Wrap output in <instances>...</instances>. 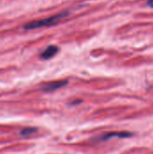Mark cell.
Returning <instances> with one entry per match:
<instances>
[{"mask_svg":"<svg viewBox=\"0 0 153 154\" xmlns=\"http://www.w3.org/2000/svg\"><path fill=\"white\" fill-rule=\"evenodd\" d=\"M59 51V48L56 45H50L45 48L40 54V58L43 60H48L53 58Z\"/></svg>","mask_w":153,"mask_h":154,"instance_id":"cell-4","label":"cell"},{"mask_svg":"<svg viewBox=\"0 0 153 154\" xmlns=\"http://www.w3.org/2000/svg\"><path fill=\"white\" fill-rule=\"evenodd\" d=\"M147 5H148L150 7L153 8V0H150V1H148V2H147Z\"/></svg>","mask_w":153,"mask_h":154,"instance_id":"cell-6","label":"cell"},{"mask_svg":"<svg viewBox=\"0 0 153 154\" xmlns=\"http://www.w3.org/2000/svg\"><path fill=\"white\" fill-rule=\"evenodd\" d=\"M69 83L68 80H56V81H51L43 84L41 87V89L44 92H53L56 91L65 86H67Z\"/></svg>","mask_w":153,"mask_h":154,"instance_id":"cell-3","label":"cell"},{"mask_svg":"<svg viewBox=\"0 0 153 154\" xmlns=\"http://www.w3.org/2000/svg\"><path fill=\"white\" fill-rule=\"evenodd\" d=\"M37 129L34 128V127H26V128H23L20 131L19 134L23 137H27V136H30V135H32L34 134L37 133Z\"/></svg>","mask_w":153,"mask_h":154,"instance_id":"cell-5","label":"cell"},{"mask_svg":"<svg viewBox=\"0 0 153 154\" xmlns=\"http://www.w3.org/2000/svg\"><path fill=\"white\" fill-rule=\"evenodd\" d=\"M68 15H69V12L63 11V12L58 13L57 14H54V15H51V16H49V17H46L43 19L29 22L23 26V29L25 31H32V30L41 29L43 27H49V26L56 24L60 20L66 18Z\"/></svg>","mask_w":153,"mask_h":154,"instance_id":"cell-1","label":"cell"},{"mask_svg":"<svg viewBox=\"0 0 153 154\" xmlns=\"http://www.w3.org/2000/svg\"><path fill=\"white\" fill-rule=\"evenodd\" d=\"M132 136H133V134L129 133V132H109V133H106V134H104L95 137L93 139V141L94 142H106L114 137L124 139V138H129Z\"/></svg>","mask_w":153,"mask_h":154,"instance_id":"cell-2","label":"cell"}]
</instances>
